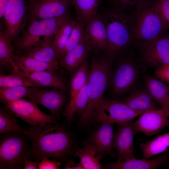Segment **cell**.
Returning <instances> with one entry per match:
<instances>
[{"label": "cell", "instance_id": "cell-30", "mask_svg": "<svg viewBox=\"0 0 169 169\" xmlns=\"http://www.w3.org/2000/svg\"><path fill=\"white\" fill-rule=\"evenodd\" d=\"M14 115L8 109L1 108L0 110V133H16L27 135L28 131L18 124Z\"/></svg>", "mask_w": 169, "mask_h": 169}, {"label": "cell", "instance_id": "cell-17", "mask_svg": "<svg viewBox=\"0 0 169 169\" xmlns=\"http://www.w3.org/2000/svg\"><path fill=\"white\" fill-rule=\"evenodd\" d=\"M101 124L93 134L90 143L95 147L97 157L100 160L105 155L115 157L117 154L114 151L113 124L105 123Z\"/></svg>", "mask_w": 169, "mask_h": 169}, {"label": "cell", "instance_id": "cell-40", "mask_svg": "<svg viewBox=\"0 0 169 169\" xmlns=\"http://www.w3.org/2000/svg\"><path fill=\"white\" fill-rule=\"evenodd\" d=\"M38 163L36 161L26 158L24 161V169H37Z\"/></svg>", "mask_w": 169, "mask_h": 169}, {"label": "cell", "instance_id": "cell-3", "mask_svg": "<svg viewBox=\"0 0 169 169\" xmlns=\"http://www.w3.org/2000/svg\"><path fill=\"white\" fill-rule=\"evenodd\" d=\"M97 53L91 59L87 82V104L79 120V123L84 126L89 123L95 106L103 97L112 73V60L105 54Z\"/></svg>", "mask_w": 169, "mask_h": 169}, {"label": "cell", "instance_id": "cell-34", "mask_svg": "<svg viewBox=\"0 0 169 169\" xmlns=\"http://www.w3.org/2000/svg\"><path fill=\"white\" fill-rule=\"evenodd\" d=\"M20 86L39 87L29 79L15 72H12V74L9 75H0V87L9 88Z\"/></svg>", "mask_w": 169, "mask_h": 169}, {"label": "cell", "instance_id": "cell-39", "mask_svg": "<svg viewBox=\"0 0 169 169\" xmlns=\"http://www.w3.org/2000/svg\"><path fill=\"white\" fill-rule=\"evenodd\" d=\"M60 163L54 159H49L48 158H44L38 164L39 169H60L59 166Z\"/></svg>", "mask_w": 169, "mask_h": 169}, {"label": "cell", "instance_id": "cell-14", "mask_svg": "<svg viewBox=\"0 0 169 169\" xmlns=\"http://www.w3.org/2000/svg\"><path fill=\"white\" fill-rule=\"evenodd\" d=\"M134 131L132 120L118 123L114 134L113 146L117 151L118 161L135 158L134 146Z\"/></svg>", "mask_w": 169, "mask_h": 169}, {"label": "cell", "instance_id": "cell-5", "mask_svg": "<svg viewBox=\"0 0 169 169\" xmlns=\"http://www.w3.org/2000/svg\"><path fill=\"white\" fill-rule=\"evenodd\" d=\"M16 133L1 134L0 139V169H22L30 149L29 138Z\"/></svg>", "mask_w": 169, "mask_h": 169}, {"label": "cell", "instance_id": "cell-12", "mask_svg": "<svg viewBox=\"0 0 169 169\" xmlns=\"http://www.w3.org/2000/svg\"><path fill=\"white\" fill-rule=\"evenodd\" d=\"M5 28L12 40H16L28 21L26 0H8L4 15Z\"/></svg>", "mask_w": 169, "mask_h": 169}, {"label": "cell", "instance_id": "cell-36", "mask_svg": "<svg viewBox=\"0 0 169 169\" xmlns=\"http://www.w3.org/2000/svg\"><path fill=\"white\" fill-rule=\"evenodd\" d=\"M156 9L169 29V0H155Z\"/></svg>", "mask_w": 169, "mask_h": 169}, {"label": "cell", "instance_id": "cell-35", "mask_svg": "<svg viewBox=\"0 0 169 169\" xmlns=\"http://www.w3.org/2000/svg\"><path fill=\"white\" fill-rule=\"evenodd\" d=\"M85 26L82 23L76 20L70 38L65 48L61 54L60 59L85 39Z\"/></svg>", "mask_w": 169, "mask_h": 169}, {"label": "cell", "instance_id": "cell-29", "mask_svg": "<svg viewBox=\"0 0 169 169\" xmlns=\"http://www.w3.org/2000/svg\"><path fill=\"white\" fill-rule=\"evenodd\" d=\"M39 87L20 86L13 87H0V102L6 106L15 100L27 98Z\"/></svg>", "mask_w": 169, "mask_h": 169}, {"label": "cell", "instance_id": "cell-16", "mask_svg": "<svg viewBox=\"0 0 169 169\" xmlns=\"http://www.w3.org/2000/svg\"><path fill=\"white\" fill-rule=\"evenodd\" d=\"M63 92L58 89H43L38 87L27 98L30 101L42 105L49 110L55 118L58 116L65 100Z\"/></svg>", "mask_w": 169, "mask_h": 169}, {"label": "cell", "instance_id": "cell-13", "mask_svg": "<svg viewBox=\"0 0 169 169\" xmlns=\"http://www.w3.org/2000/svg\"><path fill=\"white\" fill-rule=\"evenodd\" d=\"M169 114L162 108L145 111L133 122L135 134L141 133L147 136L159 133L169 126Z\"/></svg>", "mask_w": 169, "mask_h": 169}, {"label": "cell", "instance_id": "cell-8", "mask_svg": "<svg viewBox=\"0 0 169 169\" xmlns=\"http://www.w3.org/2000/svg\"><path fill=\"white\" fill-rule=\"evenodd\" d=\"M136 44L144 61L149 66L157 68L169 63V35L163 33Z\"/></svg>", "mask_w": 169, "mask_h": 169}, {"label": "cell", "instance_id": "cell-4", "mask_svg": "<svg viewBox=\"0 0 169 169\" xmlns=\"http://www.w3.org/2000/svg\"><path fill=\"white\" fill-rule=\"evenodd\" d=\"M155 0H147L137 5L131 13L134 41H146L169 29L157 12Z\"/></svg>", "mask_w": 169, "mask_h": 169}, {"label": "cell", "instance_id": "cell-32", "mask_svg": "<svg viewBox=\"0 0 169 169\" xmlns=\"http://www.w3.org/2000/svg\"><path fill=\"white\" fill-rule=\"evenodd\" d=\"M76 20L71 18L60 28L55 34L53 45L58 54L59 59L70 36Z\"/></svg>", "mask_w": 169, "mask_h": 169}, {"label": "cell", "instance_id": "cell-19", "mask_svg": "<svg viewBox=\"0 0 169 169\" xmlns=\"http://www.w3.org/2000/svg\"><path fill=\"white\" fill-rule=\"evenodd\" d=\"M54 36L44 37L39 43L24 51L22 54L60 67L58 54L53 45Z\"/></svg>", "mask_w": 169, "mask_h": 169}, {"label": "cell", "instance_id": "cell-43", "mask_svg": "<svg viewBox=\"0 0 169 169\" xmlns=\"http://www.w3.org/2000/svg\"><path fill=\"white\" fill-rule=\"evenodd\" d=\"M28 0L30 2V1H32V0Z\"/></svg>", "mask_w": 169, "mask_h": 169}, {"label": "cell", "instance_id": "cell-28", "mask_svg": "<svg viewBox=\"0 0 169 169\" xmlns=\"http://www.w3.org/2000/svg\"><path fill=\"white\" fill-rule=\"evenodd\" d=\"M77 14V19L85 25L97 14L100 0H70Z\"/></svg>", "mask_w": 169, "mask_h": 169}, {"label": "cell", "instance_id": "cell-41", "mask_svg": "<svg viewBox=\"0 0 169 169\" xmlns=\"http://www.w3.org/2000/svg\"><path fill=\"white\" fill-rule=\"evenodd\" d=\"M63 169H83L81 163L76 164L71 160L69 161Z\"/></svg>", "mask_w": 169, "mask_h": 169}, {"label": "cell", "instance_id": "cell-38", "mask_svg": "<svg viewBox=\"0 0 169 169\" xmlns=\"http://www.w3.org/2000/svg\"><path fill=\"white\" fill-rule=\"evenodd\" d=\"M155 74L158 79L168 84L169 86V63L156 68Z\"/></svg>", "mask_w": 169, "mask_h": 169}, {"label": "cell", "instance_id": "cell-9", "mask_svg": "<svg viewBox=\"0 0 169 169\" xmlns=\"http://www.w3.org/2000/svg\"><path fill=\"white\" fill-rule=\"evenodd\" d=\"M138 73L137 66L132 60L127 58L122 60L110 77L109 84L113 94L120 96L127 93L136 82Z\"/></svg>", "mask_w": 169, "mask_h": 169}, {"label": "cell", "instance_id": "cell-26", "mask_svg": "<svg viewBox=\"0 0 169 169\" xmlns=\"http://www.w3.org/2000/svg\"><path fill=\"white\" fill-rule=\"evenodd\" d=\"M88 102L87 82L82 88L70 100L64 109L63 115L71 122L75 115L81 116L86 109Z\"/></svg>", "mask_w": 169, "mask_h": 169}, {"label": "cell", "instance_id": "cell-10", "mask_svg": "<svg viewBox=\"0 0 169 169\" xmlns=\"http://www.w3.org/2000/svg\"><path fill=\"white\" fill-rule=\"evenodd\" d=\"M6 108L16 116L30 125L39 126L48 123H58L52 115L44 113L36 104L23 98L9 103Z\"/></svg>", "mask_w": 169, "mask_h": 169}, {"label": "cell", "instance_id": "cell-33", "mask_svg": "<svg viewBox=\"0 0 169 169\" xmlns=\"http://www.w3.org/2000/svg\"><path fill=\"white\" fill-rule=\"evenodd\" d=\"M88 61L86 60L73 74L70 82V99L74 97L84 86L88 78Z\"/></svg>", "mask_w": 169, "mask_h": 169}, {"label": "cell", "instance_id": "cell-37", "mask_svg": "<svg viewBox=\"0 0 169 169\" xmlns=\"http://www.w3.org/2000/svg\"><path fill=\"white\" fill-rule=\"evenodd\" d=\"M147 0H112L114 7L126 10L128 8L135 7Z\"/></svg>", "mask_w": 169, "mask_h": 169}, {"label": "cell", "instance_id": "cell-24", "mask_svg": "<svg viewBox=\"0 0 169 169\" xmlns=\"http://www.w3.org/2000/svg\"><path fill=\"white\" fill-rule=\"evenodd\" d=\"M11 39L6 29H2L0 32V69H11L17 72L19 69L15 60L13 54V48Z\"/></svg>", "mask_w": 169, "mask_h": 169}, {"label": "cell", "instance_id": "cell-7", "mask_svg": "<svg viewBox=\"0 0 169 169\" xmlns=\"http://www.w3.org/2000/svg\"><path fill=\"white\" fill-rule=\"evenodd\" d=\"M144 112L132 109L124 103L103 96L95 106L90 123H122L133 120Z\"/></svg>", "mask_w": 169, "mask_h": 169}, {"label": "cell", "instance_id": "cell-27", "mask_svg": "<svg viewBox=\"0 0 169 169\" xmlns=\"http://www.w3.org/2000/svg\"><path fill=\"white\" fill-rule=\"evenodd\" d=\"M139 146L142 152V159H149L164 152L169 148V132L145 142H140Z\"/></svg>", "mask_w": 169, "mask_h": 169}, {"label": "cell", "instance_id": "cell-6", "mask_svg": "<svg viewBox=\"0 0 169 169\" xmlns=\"http://www.w3.org/2000/svg\"><path fill=\"white\" fill-rule=\"evenodd\" d=\"M69 16L39 20L30 19L26 30L21 36L18 38L15 44L16 48L23 51L39 43L44 38L54 36L60 28L70 19Z\"/></svg>", "mask_w": 169, "mask_h": 169}, {"label": "cell", "instance_id": "cell-25", "mask_svg": "<svg viewBox=\"0 0 169 169\" xmlns=\"http://www.w3.org/2000/svg\"><path fill=\"white\" fill-rule=\"evenodd\" d=\"M15 63L19 70L25 73L42 71L58 73L59 66L26 57L22 54L14 55Z\"/></svg>", "mask_w": 169, "mask_h": 169}, {"label": "cell", "instance_id": "cell-21", "mask_svg": "<svg viewBox=\"0 0 169 169\" xmlns=\"http://www.w3.org/2000/svg\"><path fill=\"white\" fill-rule=\"evenodd\" d=\"M168 159V156L165 154L151 159H138L135 158L110 163L107 167L112 169H155L164 164Z\"/></svg>", "mask_w": 169, "mask_h": 169}, {"label": "cell", "instance_id": "cell-2", "mask_svg": "<svg viewBox=\"0 0 169 169\" xmlns=\"http://www.w3.org/2000/svg\"><path fill=\"white\" fill-rule=\"evenodd\" d=\"M99 14L105 24L109 43L106 55L112 60L134 41L131 13L114 7L103 9Z\"/></svg>", "mask_w": 169, "mask_h": 169}, {"label": "cell", "instance_id": "cell-18", "mask_svg": "<svg viewBox=\"0 0 169 169\" xmlns=\"http://www.w3.org/2000/svg\"><path fill=\"white\" fill-rule=\"evenodd\" d=\"M91 50L89 44L85 38L74 48L60 58V67L68 73L74 74L87 60Z\"/></svg>", "mask_w": 169, "mask_h": 169}, {"label": "cell", "instance_id": "cell-44", "mask_svg": "<svg viewBox=\"0 0 169 169\" xmlns=\"http://www.w3.org/2000/svg\"><path fill=\"white\" fill-rule=\"evenodd\" d=\"M168 86H169V85H168Z\"/></svg>", "mask_w": 169, "mask_h": 169}, {"label": "cell", "instance_id": "cell-22", "mask_svg": "<svg viewBox=\"0 0 169 169\" xmlns=\"http://www.w3.org/2000/svg\"><path fill=\"white\" fill-rule=\"evenodd\" d=\"M124 103L131 109L136 111L145 112L159 109L157 108V103L145 88L134 90L125 98Z\"/></svg>", "mask_w": 169, "mask_h": 169}, {"label": "cell", "instance_id": "cell-23", "mask_svg": "<svg viewBox=\"0 0 169 169\" xmlns=\"http://www.w3.org/2000/svg\"><path fill=\"white\" fill-rule=\"evenodd\" d=\"M145 88L153 99L169 114V87L159 79L150 76L145 81Z\"/></svg>", "mask_w": 169, "mask_h": 169}, {"label": "cell", "instance_id": "cell-11", "mask_svg": "<svg viewBox=\"0 0 169 169\" xmlns=\"http://www.w3.org/2000/svg\"><path fill=\"white\" fill-rule=\"evenodd\" d=\"M28 6V20L52 18L69 16L70 0H32Z\"/></svg>", "mask_w": 169, "mask_h": 169}, {"label": "cell", "instance_id": "cell-42", "mask_svg": "<svg viewBox=\"0 0 169 169\" xmlns=\"http://www.w3.org/2000/svg\"><path fill=\"white\" fill-rule=\"evenodd\" d=\"M8 0H0V18L3 17L5 10Z\"/></svg>", "mask_w": 169, "mask_h": 169}, {"label": "cell", "instance_id": "cell-1", "mask_svg": "<svg viewBox=\"0 0 169 169\" xmlns=\"http://www.w3.org/2000/svg\"><path fill=\"white\" fill-rule=\"evenodd\" d=\"M58 124L39 126L30 125L27 128L31 144L28 158L38 163L46 158L64 159L69 154L72 139L69 133Z\"/></svg>", "mask_w": 169, "mask_h": 169}, {"label": "cell", "instance_id": "cell-20", "mask_svg": "<svg viewBox=\"0 0 169 169\" xmlns=\"http://www.w3.org/2000/svg\"><path fill=\"white\" fill-rule=\"evenodd\" d=\"M19 74L31 80L39 87H51L62 92L67 87L63 79L58 73L48 71L25 73L18 70L13 72Z\"/></svg>", "mask_w": 169, "mask_h": 169}, {"label": "cell", "instance_id": "cell-31", "mask_svg": "<svg viewBox=\"0 0 169 169\" xmlns=\"http://www.w3.org/2000/svg\"><path fill=\"white\" fill-rule=\"evenodd\" d=\"M79 157L83 169H98L102 168L94 146L90 143L87 144L83 149H80L75 153Z\"/></svg>", "mask_w": 169, "mask_h": 169}, {"label": "cell", "instance_id": "cell-15", "mask_svg": "<svg viewBox=\"0 0 169 169\" xmlns=\"http://www.w3.org/2000/svg\"><path fill=\"white\" fill-rule=\"evenodd\" d=\"M85 26V39L91 49L97 53L104 52L106 55L109 43L105 24L99 13L90 19Z\"/></svg>", "mask_w": 169, "mask_h": 169}]
</instances>
